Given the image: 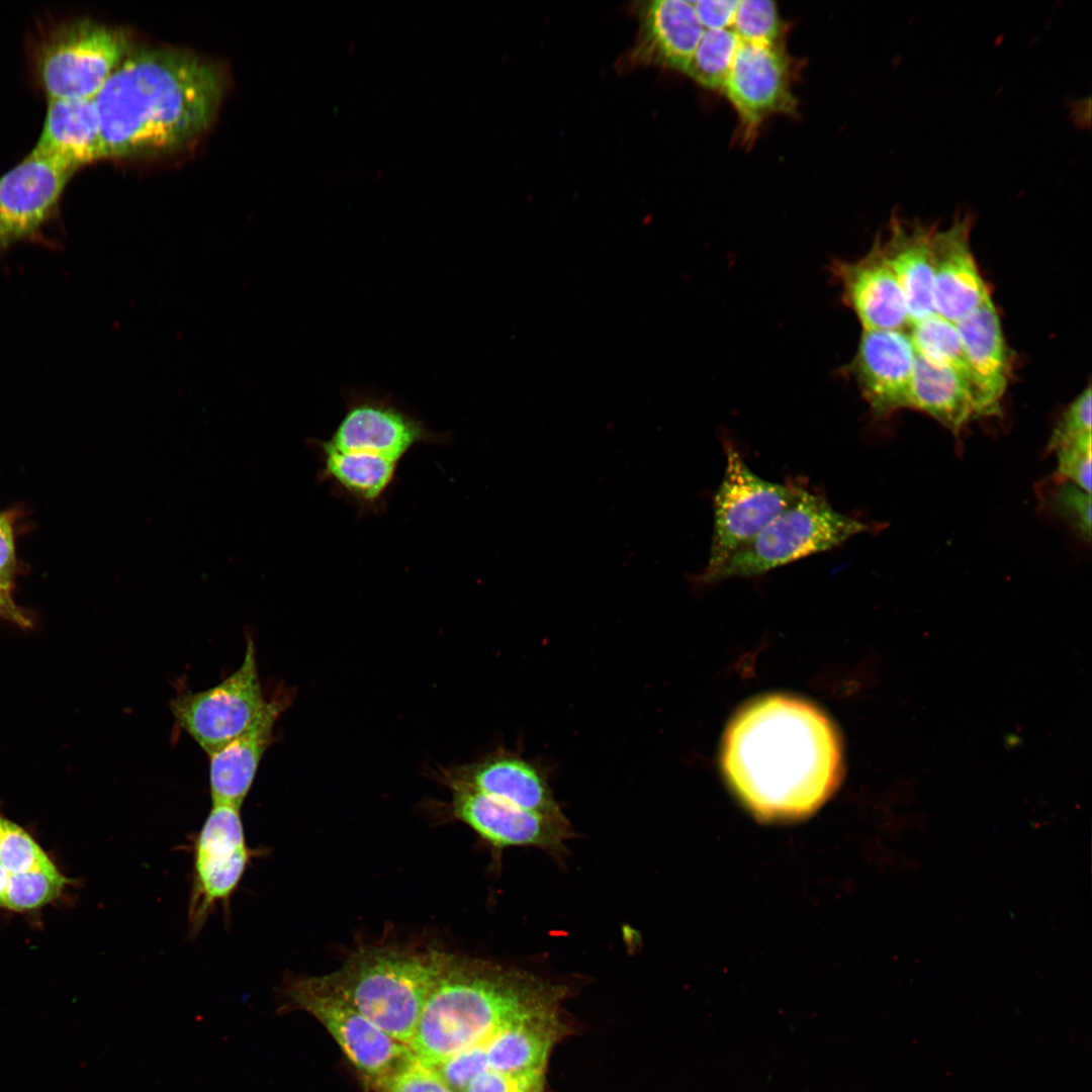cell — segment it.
Returning <instances> with one entry per match:
<instances>
[{
  "instance_id": "cell-1",
  "label": "cell",
  "mask_w": 1092,
  "mask_h": 1092,
  "mask_svg": "<svg viewBox=\"0 0 1092 1092\" xmlns=\"http://www.w3.org/2000/svg\"><path fill=\"white\" fill-rule=\"evenodd\" d=\"M729 784L757 817L793 820L819 808L838 785L839 742L827 718L790 697L745 706L724 739Z\"/></svg>"
},
{
  "instance_id": "cell-2",
  "label": "cell",
  "mask_w": 1092,
  "mask_h": 1092,
  "mask_svg": "<svg viewBox=\"0 0 1092 1092\" xmlns=\"http://www.w3.org/2000/svg\"><path fill=\"white\" fill-rule=\"evenodd\" d=\"M224 89L210 61L170 48H131L93 98L102 160L173 154L209 127Z\"/></svg>"
},
{
  "instance_id": "cell-3",
  "label": "cell",
  "mask_w": 1092,
  "mask_h": 1092,
  "mask_svg": "<svg viewBox=\"0 0 1092 1092\" xmlns=\"http://www.w3.org/2000/svg\"><path fill=\"white\" fill-rule=\"evenodd\" d=\"M568 989L527 971L447 953L410 1043L429 1067L466 1049L487 1044L506 1025L561 1009Z\"/></svg>"
},
{
  "instance_id": "cell-4",
  "label": "cell",
  "mask_w": 1092,
  "mask_h": 1092,
  "mask_svg": "<svg viewBox=\"0 0 1092 1092\" xmlns=\"http://www.w3.org/2000/svg\"><path fill=\"white\" fill-rule=\"evenodd\" d=\"M446 957L434 948L365 946L327 977L364 1016L410 1046Z\"/></svg>"
},
{
  "instance_id": "cell-5",
  "label": "cell",
  "mask_w": 1092,
  "mask_h": 1092,
  "mask_svg": "<svg viewBox=\"0 0 1092 1092\" xmlns=\"http://www.w3.org/2000/svg\"><path fill=\"white\" fill-rule=\"evenodd\" d=\"M131 48L122 28L89 17L62 18L38 25L27 60L48 100L93 99Z\"/></svg>"
},
{
  "instance_id": "cell-6",
  "label": "cell",
  "mask_w": 1092,
  "mask_h": 1092,
  "mask_svg": "<svg viewBox=\"0 0 1092 1092\" xmlns=\"http://www.w3.org/2000/svg\"><path fill=\"white\" fill-rule=\"evenodd\" d=\"M870 526L845 516L820 494L800 487L794 502L719 570L714 581L753 577L832 550Z\"/></svg>"
},
{
  "instance_id": "cell-7",
  "label": "cell",
  "mask_w": 1092,
  "mask_h": 1092,
  "mask_svg": "<svg viewBox=\"0 0 1092 1092\" xmlns=\"http://www.w3.org/2000/svg\"><path fill=\"white\" fill-rule=\"evenodd\" d=\"M286 1003L318 1020L361 1076L377 1091L393 1075L417 1061L412 1049L364 1016L329 981L321 977L290 979L283 989Z\"/></svg>"
},
{
  "instance_id": "cell-8",
  "label": "cell",
  "mask_w": 1092,
  "mask_h": 1092,
  "mask_svg": "<svg viewBox=\"0 0 1092 1092\" xmlns=\"http://www.w3.org/2000/svg\"><path fill=\"white\" fill-rule=\"evenodd\" d=\"M726 466L713 500V532L708 562L698 576L714 582L723 565L789 507L800 487L763 479L737 448L724 444Z\"/></svg>"
},
{
  "instance_id": "cell-9",
  "label": "cell",
  "mask_w": 1092,
  "mask_h": 1092,
  "mask_svg": "<svg viewBox=\"0 0 1092 1092\" xmlns=\"http://www.w3.org/2000/svg\"><path fill=\"white\" fill-rule=\"evenodd\" d=\"M261 686L256 649L247 635L239 668L216 686L179 695L170 703L180 726L208 755L243 734L267 703Z\"/></svg>"
},
{
  "instance_id": "cell-10",
  "label": "cell",
  "mask_w": 1092,
  "mask_h": 1092,
  "mask_svg": "<svg viewBox=\"0 0 1092 1092\" xmlns=\"http://www.w3.org/2000/svg\"><path fill=\"white\" fill-rule=\"evenodd\" d=\"M253 858L241 808L212 804L193 843L188 926L196 935L218 905L225 909Z\"/></svg>"
},
{
  "instance_id": "cell-11",
  "label": "cell",
  "mask_w": 1092,
  "mask_h": 1092,
  "mask_svg": "<svg viewBox=\"0 0 1092 1092\" xmlns=\"http://www.w3.org/2000/svg\"><path fill=\"white\" fill-rule=\"evenodd\" d=\"M345 414L325 443L339 451L366 452L400 461L415 446L447 445L452 433H437L388 394L347 388Z\"/></svg>"
},
{
  "instance_id": "cell-12",
  "label": "cell",
  "mask_w": 1092,
  "mask_h": 1092,
  "mask_svg": "<svg viewBox=\"0 0 1092 1092\" xmlns=\"http://www.w3.org/2000/svg\"><path fill=\"white\" fill-rule=\"evenodd\" d=\"M74 173L31 151L0 177V251L22 241H44L42 229L56 216Z\"/></svg>"
},
{
  "instance_id": "cell-13",
  "label": "cell",
  "mask_w": 1092,
  "mask_h": 1092,
  "mask_svg": "<svg viewBox=\"0 0 1092 1092\" xmlns=\"http://www.w3.org/2000/svg\"><path fill=\"white\" fill-rule=\"evenodd\" d=\"M722 91L750 140L765 118L796 107L788 58L778 43L741 41Z\"/></svg>"
},
{
  "instance_id": "cell-14",
  "label": "cell",
  "mask_w": 1092,
  "mask_h": 1092,
  "mask_svg": "<svg viewBox=\"0 0 1092 1092\" xmlns=\"http://www.w3.org/2000/svg\"><path fill=\"white\" fill-rule=\"evenodd\" d=\"M454 816L494 848L536 846L558 850L571 835L566 818L532 812L467 786L447 782Z\"/></svg>"
},
{
  "instance_id": "cell-15",
  "label": "cell",
  "mask_w": 1092,
  "mask_h": 1092,
  "mask_svg": "<svg viewBox=\"0 0 1092 1092\" xmlns=\"http://www.w3.org/2000/svg\"><path fill=\"white\" fill-rule=\"evenodd\" d=\"M915 360L907 331H862L849 372L875 417L908 408Z\"/></svg>"
},
{
  "instance_id": "cell-16",
  "label": "cell",
  "mask_w": 1092,
  "mask_h": 1092,
  "mask_svg": "<svg viewBox=\"0 0 1092 1092\" xmlns=\"http://www.w3.org/2000/svg\"><path fill=\"white\" fill-rule=\"evenodd\" d=\"M831 273L842 300L854 312L862 331H908L910 317L902 290L877 239L855 261L834 260Z\"/></svg>"
},
{
  "instance_id": "cell-17",
  "label": "cell",
  "mask_w": 1092,
  "mask_h": 1092,
  "mask_svg": "<svg viewBox=\"0 0 1092 1092\" xmlns=\"http://www.w3.org/2000/svg\"><path fill=\"white\" fill-rule=\"evenodd\" d=\"M971 228L965 214L931 239L934 310L953 324L991 298L971 250Z\"/></svg>"
},
{
  "instance_id": "cell-18",
  "label": "cell",
  "mask_w": 1092,
  "mask_h": 1092,
  "mask_svg": "<svg viewBox=\"0 0 1092 1092\" xmlns=\"http://www.w3.org/2000/svg\"><path fill=\"white\" fill-rule=\"evenodd\" d=\"M443 778L532 812L565 818L543 768L518 753L499 750Z\"/></svg>"
},
{
  "instance_id": "cell-19",
  "label": "cell",
  "mask_w": 1092,
  "mask_h": 1092,
  "mask_svg": "<svg viewBox=\"0 0 1092 1092\" xmlns=\"http://www.w3.org/2000/svg\"><path fill=\"white\" fill-rule=\"evenodd\" d=\"M306 446L322 464L317 484L328 483L334 495L353 505L358 518L386 511L388 493L400 461L366 452H345L309 438Z\"/></svg>"
},
{
  "instance_id": "cell-20",
  "label": "cell",
  "mask_w": 1092,
  "mask_h": 1092,
  "mask_svg": "<svg viewBox=\"0 0 1092 1092\" xmlns=\"http://www.w3.org/2000/svg\"><path fill=\"white\" fill-rule=\"evenodd\" d=\"M288 703L287 696L268 699L261 713L243 734L208 754L212 804L242 807L260 762L273 742L275 723Z\"/></svg>"
},
{
  "instance_id": "cell-21",
  "label": "cell",
  "mask_w": 1092,
  "mask_h": 1092,
  "mask_svg": "<svg viewBox=\"0 0 1092 1092\" xmlns=\"http://www.w3.org/2000/svg\"><path fill=\"white\" fill-rule=\"evenodd\" d=\"M632 58L685 73L705 31L692 1L654 0L640 8Z\"/></svg>"
},
{
  "instance_id": "cell-22",
  "label": "cell",
  "mask_w": 1092,
  "mask_h": 1092,
  "mask_svg": "<svg viewBox=\"0 0 1092 1092\" xmlns=\"http://www.w3.org/2000/svg\"><path fill=\"white\" fill-rule=\"evenodd\" d=\"M934 231L919 222L891 220L888 238L881 240L884 256L904 295L910 325L933 313L931 239Z\"/></svg>"
},
{
  "instance_id": "cell-23",
  "label": "cell",
  "mask_w": 1092,
  "mask_h": 1092,
  "mask_svg": "<svg viewBox=\"0 0 1092 1092\" xmlns=\"http://www.w3.org/2000/svg\"><path fill=\"white\" fill-rule=\"evenodd\" d=\"M76 172L102 160L100 127L93 99H52L33 150Z\"/></svg>"
},
{
  "instance_id": "cell-24",
  "label": "cell",
  "mask_w": 1092,
  "mask_h": 1092,
  "mask_svg": "<svg viewBox=\"0 0 1092 1092\" xmlns=\"http://www.w3.org/2000/svg\"><path fill=\"white\" fill-rule=\"evenodd\" d=\"M566 1033L561 1009L516 1020L487 1042L488 1068L516 1077L544 1076L553 1045Z\"/></svg>"
},
{
  "instance_id": "cell-25",
  "label": "cell",
  "mask_w": 1092,
  "mask_h": 1092,
  "mask_svg": "<svg viewBox=\"0 0 1092 1092\" xmlns=\"http://www.w3.org/2000/svg\"><path fill=\"white\" fill-rule=\"evenodd\" d=\"M954 325L977 386L994 415L1007 388L1010 364L1001 321L992 298Z\"/></svg>"
},
{
  "instance_id": "cell-26",
  "label": "cell",
  "mask_w": 1092,
  "mask_h": 1092,
  "mask_svg": "<svg viewBox=\"0 0 1092 1092\" xmlns=\"http://www.w3.org/2000/svg\"><path fill=\"white\" fill-rule=\"evenodd\" d=\"M908 408L928 415L956 436L973 420L986 417L977 396L958 374L918 355Z\"/></svg>"
},
{
  "instance_id": "cell-27",
  "label": "cell",
  "mask_w": 1092,
  "mask_h": 1092,
  "mask_svg": "<svg viewBox=\"0 0 1092 1092\" xmlns=\"http://www.w3.org/2000/svg\"><path fill=\"white\" fill-rule=\"evenodd\" d=\"M907 332L916 355L958 374L973 390L986 417L993 415L977 386L953 323L933 313L911 324Z\"/></svg>"
},
{
  "instance_id": "cell-28",
  "label": "cell",
  "mask_w": 1092,
  "mask_h": 1092,
  "mask_svg": "<svg viewBox=\"0 0 1092 1092\" xmlns=\"http://www.w3.org/2000/svg\"><path fill=\"white\" fill-rule=\"evenodd\" d=\"M739 43L731 28L705 30L685 73L707 89L722 91Z\"/></svg>"
},
{
  "instance_id": "cell-29",
  "label": "cell",
  "mask_w": 1092,
  "mask_h": 1092,
  "mask_svg": "<svg viewBox=\"0 0 1092 1092\" xmlns=\"http://www.w3.org/2000/svg\"><path fill=\"white\" fill-rule=\"evenodd\" d=\"M782 27L779 9L774 1H738L731 29L741 41L778 43Z\"/></svg>"
},
{
  "instance_id": "cell-30",
  "label": "cell",
  "mask_w": 1092,
  "mask_h": 1092,
  "mask_svg": "<svg viewBox=\"0 0 1092 1092\" xmlns=\"http://www.w3.org/2000/svg\"><path fill=\"white\" fill-rule=\"evenodd\" d=\"M428 1068L451 1092H464L475 1077L489 1069L486 1044L458 1052Z\"/></svg>"
},
{
  "instance_id": "cell-31",
  "label": "cell",
  "mask_w": 1092,
  "mask_h": 1092,
  "mask_svg": "<svg viewBox=\"0 0 1092 1092\" xmlns=\"http://www.w3.org/2000/svg\"><path fill=\"white\" fill-rule=\"evenodd\" d=\"M1091 387L1088 385L1068 406L1054 428L1048 451L1072 444L1091 433Z\"/></svg>"
},
{
  "instance_id": "cell-32",
  "label": "cell",
  "mask_w": 1092,
  "mask_h": 1092,
  "mask_svg": "<svg viewBox=\"0 0 1092 1092\" xmlns=\"http://www.w3.org/2000/svg\"><path fill=\"white\" fill-rule=\"evenodd\" d=\"M1055 453L1060 476L1091 493L1092 435L1061 447Z\"/></svg>"
},
{
  "instance_id": "cell-33",
  "label": "cell",
  "mask_w": 1092,
  "mask_h": 1092,
  "mask_svg": "<svg viewBox=\"0 0 1092 1092\" xmlns=\"http://www.w3.org/2000/svg\"><path fill=\"white\" fill-rule=\"evenodd\" d=\"M1059 512L1074 526L1077 532L1090 540L1091 536V493L1076 484L1065 481L1056 494Z\"/></svg>"
},
{
  "instance_id": "cell-34",
  "label": "cell",
  "mask_w": 1092,
  "mask_h": 1092,
  "mask_svg": "<svg viewBox=\"0 0 1092 1092\" xmlns=\"http://www.w3.org/2000/svg\"><path fill=\"white\" fill-rule=\"evenodd\" d=\"M378 1092H451L428 1067L415 1061L385 1082Z\"/></svg>"
},
{
  "instance_id": "cell-35",
  "label": "cell",
  "mask_w": 1092,
  "mask_h": 1092,
  "mask_svg": "<svg viewBox=\"0 0 1092 1092\" xmlns=\"http://www.w3.org/2000/svg\"><path fill=\"white\" fill-rule=\"evenodd\" d=\"M544 1087V1076L516 1077L486 1070L475 1077L464 1092H526Z\"/></svg>"
},
{
  "instance_id": "cell-36",
  "label": "cell",
  "mask_w": 1092,
  "mask_h": 1092,
  "mask_svg": "<svg viewBox=\"0 0 1092 1092\" xmlns=\"http://www.w3.org/2000/svg\"><path fill=\"white\" fill-rule=\"evenodd\" d=\"M692 2L705 30L731 28L738 1L701 0Z\"/></svg>"
},
{
  "instance_id": "cell-37",
  "label": "cell",
  "mask_w": 1092,
  "mask_h": 1092,
  "mask_svg": "<svg viewBox=\"0 0 1092 1092\" xmlns=\"http://www.w3.org/2000/svg\"><path fill=\"white\" fill-rule=\"evenodd\" d=\"M15 566L13 533L10 521L0 515V583H11Z\"/></svg>"
},
{
  "instance_id": "cell-38",
  "label": "cell",
  "mask_w": 1092,
  "mask_h": 1092,
  "mask_svg": "<svg viewBox=\"0 0 1092 1092\" xmlns=\"http://www.w3.org/2000/svg\"><path fill=\"white\" fill-rule=\"evenodd\" d=\"M0 618L27 627L30 621L14 603L11 596V583H0Z\"/></svg>"
},
{
  "instance_id": "cell-39",
  "label": "cell",
  "mask_w": 1092,
  "mask_h": 1092,
  "mask_svg": "<svg viewBox=\"0 0 1092 1092\" xmlns=\"http://www.w3.org/2000/svg\"><path fill=\"white\" fill-rule=\"evenodd\" d=\"M526 1092H544V1087L535 1088Z\"/></svg>"
}]
</instances>
